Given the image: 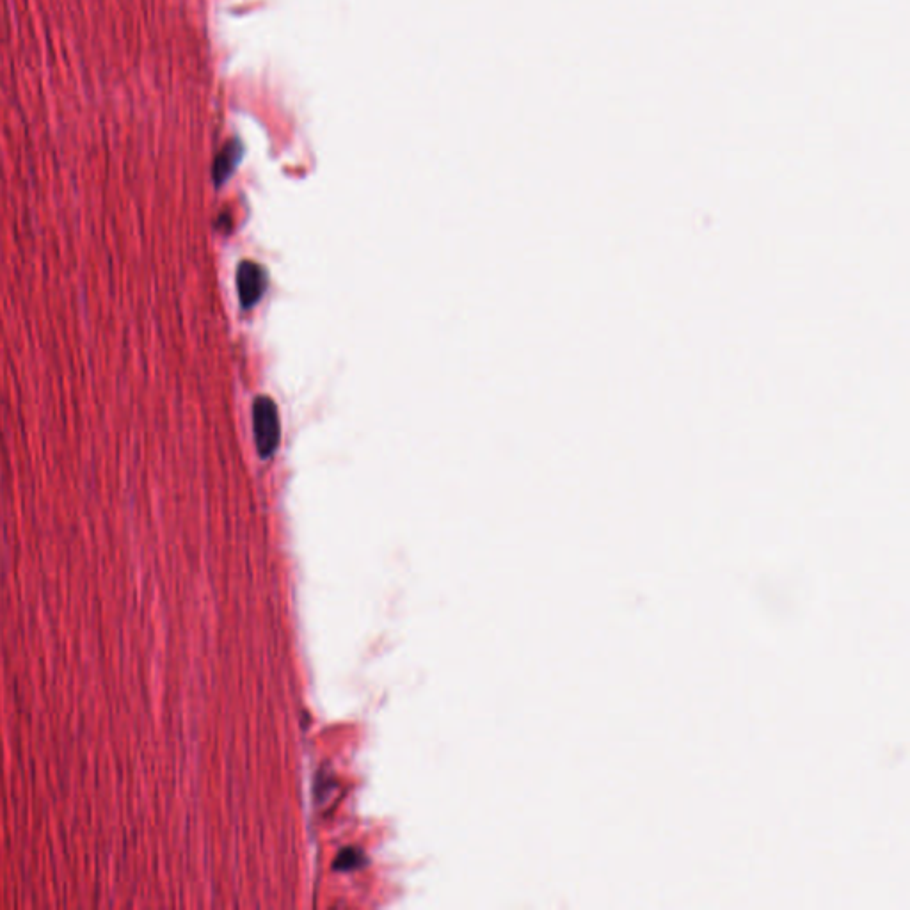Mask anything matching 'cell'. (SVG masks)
Here are the masks:
<instances>
[{
	"label": "cell",
	"mask_w": 910,
	"mask_h": 910,
	"mask_svg": "<svg viewBox=\"0 0 910 910\" xmlns=\"http://www.w3.org/2000/svg\"><path fill=\"white\" fill-rule=\"evenodd\" d=\"M253 427H255V440L258 452L262 459H271L280 447L281 425L278 408L274 400L269 397H260L253 406Z\"/></svg>",
	"instance_id": "cell-1"
},
{
	"label": "cell",
	"mask_w": 910,
	"mask_h": 910,
	"mask_svg": "<svg viewBox=\"0 0 910 910\" xmlns=\"http://www.w3.org/2000/svg\"><path fill=\"white\" fill-rule=\"evenodd\" d=\"M237 287L242 306L249 310L264 297L267 290V272L255 262H242L237 272Z\"/></svg>",
	"instance_id": "cell-2"
},
{
	"label": "cell",
	"mask_w": 910,
	"mask_h": 910,
	"mask_svg": "<svg viewBox=\"0 0 910 910\" xmlns=\"http://www.w3.org/2000/svg\"><path fill=\"white\" fill-rule=\"evenodd\" d=\"M242 157H244V146L239 141H230L224 146L214 164V180L217 185L226 184L232 178Z\"/></svg>",
	"instance_id": "cell-3"
}]
</instances>
